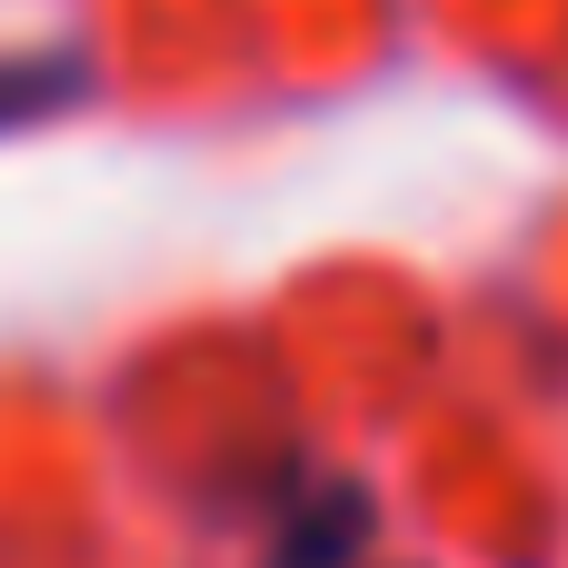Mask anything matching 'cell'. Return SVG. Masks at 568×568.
Segmentation results:
<instances>
[{
	"mask_svg": "<svg viewBox=\"0 0 568 568\" xmlns=\"http://www.w3.org/2000/svg\"><path fill=\"white\" fill-rule=\"evenodd\" d=\"M369 549V509H359V489H310L300 509H290V529H280V549H270V568H349Z\"/></svg>",
	"mask_w": 568,
	"mask_h": 568,
	"instance_id": "cell-1",
	"label": "cell"
},
{
	"mask_svg": "<svg viewBox=\"0 0 568 568\" xmlns=\"http://www.w3.org/2000/svg\"><path fill=\"white\" fill-rule=\"evenodd\" d=\"M70 90H80V60H70V50H20V60H0V130H30V120L70 110Z\"/></svg>",
	"mask_w": 568,
	"mask_h": 568,
	"instance_id": "cell-2",
	"label": "cell"
}]
</instances>
